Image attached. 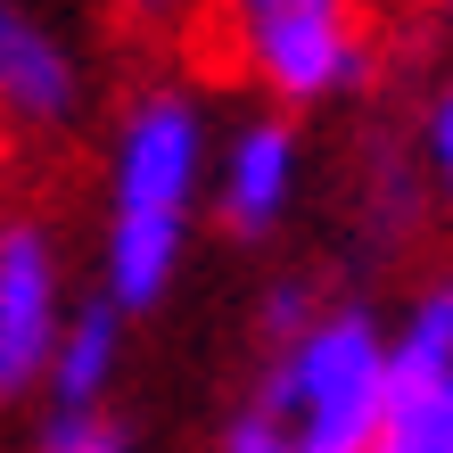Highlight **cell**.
Here are the masks:
<instances>
[{
    "instance_id": "6da1fadb",
    "label": "cell",
    "mask_w": 453,
    "mask_h": 453,
    "mask_svg": "<svg viewBox=\"0 0 453 453\" xmlns=\"http://www.w3.org/2000/svg\"><path fill=\"white\" fill-rule=\"evenodd\" d=\"M380 388H388V338L363 305H346L280 346L273 380H264V412L288 429V453H363L371 420H380Z\"/></svg>"
},
{
    "instance_id": "7a4b0ae2",
    "label": "cell",
    "mask_w": 453,
    "mask_h": 453,
    "mask_svg": "<svg viewBox=\"0 0 453 453\" xmlns=\"http://www.w3.org/2000/svg\"><path fill=\"white\" fill-rule=\"evenodd\" d=\"M248 66L280 108H322L371 74V42L346 0H288L248 17Z\"/></svg>"
},
{
    "instance_id": "3957f363",
    "label": "cell",
    "mask_w": 453,
    "mask_h": 453,
    "mask_svg": "<svg viewBox=\"0 0 453 453\" xmlns=\"http://www.w3.org/2000/svg\"><path fill=\"white\" fill-rule=\"evenodd\" d=\"M198 190H206V116H198V99L149 91L116 132L108 198L141 206V215H190Z\"/></svg>"
},
{
    "instance_id": "277c9868",
    "label": "cell",
    "mask_w": 453,
    "mask_h": 453,
    "mask_svg": "<svg viewBox=\"0 0 453 453\" xmlns=\"http://www.w3.org/2000/svg\"><path fill=\"white\" fill-rule=\"evenodd\" d=\"M58 248L42 223H0V404L42 388L50 346H58Z\"/></svg>"
},
{
    "instance_id": "5b68a950",
    "label": "cell",
    "mask_w": 453,
    "mask_h": 453,
    "mask_svg": "<svg viewBox=\"0 0 453 453\" xmlns=\"http://www.w3.org/2000/svg\"><path fill=\"white\" fill-rule=\"evenodd\" d=\"M0 116L58 132L83 116V66L58 42V25H42V9L0 0Z\"/></svg>"
},
{
    "instance_id": "8992f818",
    "label": "cell",
    "mask_w": 453,
    "mask_h": 453,
    "mask_svg": "<svg viewBox=\"0 0 453 453\" xmlns=\"http://www.w3.org/2000/svg\"><path fill=\"white\" fill-rule=\"evenodd\" d=\"M297 165H305V149H297V124H288V116L239 124V141L223 149V165H215V215H223V231L264 239L288 215V198H297Z\"/></svg>"
},
{
    "instance_id": "52a82bcc",
    "label": "cell",
    "mask_w": 453,
    "mask_h": 453,
    "mask_svg": "<svg viewBox=\"0 0 453 453\" xmlns=\"http://www.w3.org/2000/svg\"><path fill=\"white\" fill-rule=\"evenodd\" d=\"M181 256H190V215H141V206H116V215H108V256H99V305L149 313L173 288Z\"/></svg>"
},
{
    "instance_id": "ba28073f",
    "label": "cell",
    "mask_w": 453,
    "mask_h": 453,
    "mask_svg": "<svg viewBox=\"0 0 453 453\" xmlns=\"http://www.w3.org/2000/svg\"><path fill=\"white\" fill-rule=\"evenodd\" d=\"M363 453H453V371H395L380 388V420H371Z\"/></svg>"
},
{
    "instance_id": "9c48e42d",
    "label": "cell",
    "mask_w": 453,
    "mask_h": 453,
    "mask_svg": "<svg viewBox=\"0 0 453 453\" xmlns=\"http://www.w3.org/2000/svg\"><path fill=\"white\" fill-rule=\"evenodd\" d=\"M116 355H124V313L116 305H74L58 322V346H50V395L58 404H108V380H116Z\"/></svg>"
},
{
    "instance_id": "30bf717a",
    "label": "cell",
    "mask_w": 453,
    "mask_h": 453,
    "mask_svg": "<svg viewBox=\"0 0 453 453\" xmlns=\"http://www.w3.org/2000/svg\"><path fill=\"white\" fill-rule=\"evenodd\" d=\"M34 453H132V429L108 404H58L34 429Z\"/></svg>"
},
{
    "instance_id": "8fae6325",
    "label": "cell",
    "mask_w": 453,
    "mask_h": 453,
    "mask_svg": "<svg viewBox=\"0 0 453 453\" xmlns=\"http://www.w3.org/2000/svg\"><path fill=\"white\" fill-rule=\"evenodd\" d=\"M305 322H313V288L305 280H273V288H264V330H273L280 346L297 338Z\"/></svg>"
},
{
    "instance_id": "7c38bea8",
    "label": "cell",
    "mask_w": 453,
    "mask_h": 453,
    "mask_svg": "<svg viewBox=\"0 0 453 453\" xmlns=\"http://www.w3.org/2000/svg\"><path fill=\"white\" fill-rule=\"evenodd\" d=\"M223 453H288V429H280V420L264 412V404H248V412L231 420V437H223Z\"/></svg>"
},
{
    "instance_id": "4fadbf2b",
    "label": "cell",
    "mask_w": 453,
    "mask_h": 453,
    "mask_svg": "<svg viewBox=\"0 0 453 453\" xmlns=\"http://www.w3.org/2000/svg\"><path fill=\"white\" fill-rule=\"evenodd\" d=\"M420 165H429V173L453 165V99H445V91L429 99V116H420Z\"/></svg>"
},
{
    "instance_id": "5bb4252c",
    "label": "cell",
    "mask_w": 453,
    "mask_h": 453,
    "mask_svg": "<svg viewBox=\"0 0 453 453\" xmlns=\"http://www.w3.org/2000/svg\"><path fill=\"white\" fill-rule=\"evenodd\" d=\"M116 9H124L132 25H173L181 9H190V0H116Z\"/></svg>"
}]
</instances>
